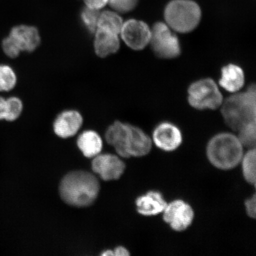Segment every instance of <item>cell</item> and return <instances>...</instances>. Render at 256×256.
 Wrapping results in <instances>:
<instances>
[{
	"instance_id": "7402d4cb",
	"label": "cell",
	"mask_w": 256,
	"mask_h": 256,
	"mask_svg": "<svg viewBox=\"0 0 256 256\" xmlns=\"http://www.w3.org/2000/svg\"><path fill=\"white\" fill-rule=\"evenodd\" d=\"M100 12L98 10L86 7L82 10L81 18L82 24L90 33H94L98 28Z\"/></svg>"
},
{
	"instance_id": "ac0fdd59",
	"label": "cell",
	"mask_w": 256,
	"mask_h": 256,
	"mask_svg": "<svg viewBox=\"0 0 256 256\" xmlns=\"http://www.w3.org/2000/svg\"><path fill=\"white\" fill-rule=\"evenodd\" d=\"M118 14L119 12H115L114 10L100 12L97 28L118 34H120L124 22Z\"/></svg>"
},
{
	"instance_id": "8fae6325",
	"label": "cell",
	"mask_w": 256,
	"mask_h": 256,
	"mask_svg": "<svg viewBox=\"0 0 256 256\" xmlns=\"http://www.w3.org/2000/svg\"><path fill=\"white\" fill-rule=\"evenodd\" d=\"M126 164L118 156L104 154L94 156L92 168L105 181L117 180L124 174Z\"/></svg>"
},
{
	"instance_id": "4316f807",
	"label": "cell",
	"mask_w": 256,
	"mask_h": 256,
	"mask_svg": "<svg viewBox=\"0 0 256 256\" xmlns=\"http://www.w3.org/2000/svg\"><path fill=\"white\" fill-rule=\"evenodd\" d=\"M86 7L98 10L105 7L108 4V0H84Z\"/></svg>"
},
{
	"instance_id": "44dd1931",
	"label": "cell",
	"mask_w": 256,
	"mask_h": 256,
	"mask_svg": "<svg viewBox=\"0 0 256 256\" xmlns=\"http://www.w3.org/2000/svg\"><path fill=\"white\" fill-rule=\"evenodd\" d=\"M17 82L15 72L10 66L0 65V92H8L14 88Z\"/></svg>"
},
{
	"instance_id": "d6986e66",
	"label": "cell",
	"mask_w": 256,
	"mask_h": 256,
	"mask_svg": "<svg viewBox=\"0 0 256 256\" xmlns=\"http://www.w3.org/2000/svg\"><path fill=\"white\" fill-rule=\"evenodd\" d=\"M244 180L249 184L256 185V148L248 149L243 154L240 164Z\"/></svg>"
},
{
	"instance_id": "83f0119b",
	"label": "cell",
	"mask_w": 256,
	"mask_h": 256,
	"mask_svg": "<svg viewBox=\"0 0 256 256\" xmlns=\"http://www.w3.org/2000/svg\"><path fill=\"white\" fill-rule=\"evenodd\" d=\"M7 116V99L0 97V120H6Z\"/></svg>"
},
{
	"instance_id": "f1b7e54d",
	"label": "cell",
	"mask_w": 256,
	"mask_h": 256,
	"mask_svg": "<svg viewBox=\"0 0 256 256\" xmlns=\"http://www.w3.org/2000/svg\"><path fill=\"white\" fill-rule=\"evenodd\" d=\"M114 252V256H130V254L129 251L126 248L122 247V246H120L115 248Z\"/></svg>"
},
{
	"instance_id": "5bb4252c",
	"label": "cell",
	"mask_w": 256,
	"mask_h": 256,
	"mask_svg": "<svg viewBox=\"0 0 256 256\" xmlns=\"http://www.w3.org/2000/svg\"><path fill=\"white\" fill-rule=\"evenodd\" d=\"M82 124V117L78 112L66 110L57 116L54 123V130L58 136L67 138L76 135Z\"/></svg>"
},
{
	"instance_id": "cb8c5ba5",
	"label": "cell",
	"mask_w": 256,
	"mask_h": 256,
	"mask_svg": "<svg viewBox=\"0 0 256 256\" xmlns=\"http://www.w3.org/2000/svg\"><path fill=\"white\" fill-rule=\"evenodd\" d=\"M139 0H108L112 9L118 12H127L136 7Z\"/></svg>"
},
{
	"instance_id": "2e32d148",
	"label": "cell",
	"mask_w": 256,
	"mask_h": 256,
	"mask_svg": "<svg viewBox=\"0 0 256 256\" xmlns=\"http://www.w3.org/2000/svg\"><path fill=\"white\" fill-rule=\"evenodd\" d=\"M244 73L241 67L230 64L222 68L220 84L226 91H238L244 85Z\"/></svg>"
},
{
	"instance_id": "3957f363",
	"label": "cell",
	"mask_w": 256,
	"mask_h": 256,
	"mask_svg": "<svg viewBox=\"0 0 256 256\" xmlns=\"http://www.w3.org/2000/svg\"><path fill=\"white\" fill-rule=\"evenodd\" d=\"M222 105L224 120L232 130L238 132L246 124L256 122L255 86H250L247 91L230 96Z\"/></svg>"
},
{
	"instance_id": "603a6c76",
	"label": "cell",
	"mask_w": 256,
	"mask_h": 256,
	"mask_svg": "<svg viewBox=\"0 0 256 256\" xmlns=\"http://www.w3.org/2000/svg\"><path fill=\"white\" fill-rule=\"evenodd\" d=\"M23 110V104L18 98H11L7 99V116L6 120L14 121L20 116Z\"/></svg>"
},
{
	"instance_id": "52a82bcc",
	"label": "cell",
	"mask_w": 256,
	"mask_h": 256,
	"mask_svg": "<svg viewBox=\"0 0 256 256\" xmlns=\"http://www.w3.org/2000/svg\"><path fill=\"white\" fill-rule=\"evenodd\" d=\"M162 219L172 230L183 232L190 228L194 219V211L184 200H175L168 203L162 213Z\"/></svg>"
},
{
	"instance_id": "30bf717a",
	"label": "cell",
	"mask_w": 256,
	"mask_h": 256,
	"mask_svg": "<svg viewBox=\"0 0 256 256\" xmlns=\"http://www.w3.org/2000/svg\"><path fill=\"white\" fill-rule=\"evenodd\" d=\"M122 38L134 50H142L150 43L151 30L144 22L130 19L124 22L120 32Z\"/></svg>"
},
{
	"instance_id": "e0dca14e",
	"label": "cell",
	"mask_w": 256,
	"mask_h": 256,
	"mask_svg": "<svg viewBox=\"0 0 256 256\" xmlns=\"http://www.w3.org/2000/svg\"><path fill=\"white\" fill-rule=\"evenodd\" d=\"M78 148L86 158H94L99 154L103 146L100 136L94 130H86L78 140Z\"/></svg>"
},
{
	"instance_id": "ba28073f",
	"label": "cell",
	"mask_w": 256,
	"mask_h": 256,
	"mask_svg": "<svg viewBox=\"0 0 256 256\" xmlns=\"http://www.w3.org/2000/svg\"><path fill=\"white\" fill-rule=\"evenodd\" d=\"M106 140L113 146L118 155L123 158H130L133 142V126L115 122L106 132Z\"/></svg>"
},
{
	"instance_id": "484cf974",
	"label": "cell",
	"mask_w": 256,
	"mask_h": 256,
	"mask_svg": "<svg viewBox=\"0 0 256 256\" xmlns=\"http://www.w3.org/2000/svg\"><path fill=\"white\" fill-rule=\"evenodd\" d=\"M244 207L248 216L250 218L255 219L256 216V198L255 194L245 200Z\"/></svg>"
},
{
	"instance_id": "6da1fadb",
	"label": "cell",
	"mask_w": 256,
	"mask_h": 256,
	"mask_svg": "<svg viewBox=\"0 0 256 256\" xmlns=\"http://www.w3.org/2000/svg\"><path fill=\"white\" fill-rule=\"evenodd\" d=\"M100 190L98 178L90 172L76 171L62 178L60 186V196L70 206H88L94 202Z\"/></svg>"
},
{
	"instance_id": "f546056e",
	"label": "cell",
	"mask_w": 256,
	"mask_h": 256,
	"mask_svg": "<svg viewBox=\"0 0 256 256\" xmlns=\"http://www.w3.org/2000/svg\"><path fill=\"white\" fill-rule=\"evenodd\" d=\"M102 256H114V252L112 250H106L103 252L102 254Z\"/></svg>"
},
{
	"instance_id": "277c9868",
	"label": "cell",
	"mask_w": 256,
	"mask_h": 256,
	"mask_svg": "<svg viewBox=\"0 0 256 256\" xmlns=\"http://www.w3.org/2000/svg\"><path fill=\"white\" fill-rule=\"evenodd\" d=\"M164 18L172 30L188 33L199 24L201 11L199 6L190 0H174L166 7Z\"/></svg>"
},
{
	"instance_id": "ffe728a7",
	"label": "cell",
	"mask_w": 256,
	"mask_h": 256,
	"mask_svg": "<svg viewBox=\"0 0 256 256\" xmlns=\"http://www.w3.org/2000/svg\"><path fill=\"white\" fill-rule=\"evenodd\" d=\"M240 142L244 148L248 149L256 148V124L252 122L246 124L238 131Z\"/></svg>"
},
{
	"instance_id": "d4e9b609",
	"label": "cell",
	"mask_w": 256,
	"mask_h": 256,
	"mask_svg": "<svg viewBox=\"0 0 256 256\" xmlns=\"http://www.w3.org/2000/svg\"><path fill=\"white\" fill-rule=\"evenodd\" d=\"M2 46L3 50L8 57H17L21 52V51L18 49V48L16 46V44L12 42L8 36L3 40Z\"/></svg>"
},
{
	"instance_id": "8992f818",
	"label": "cell",
	"mask_w": 256,
	"mask_h": 256,
	"mask_svg": "<svg viewBox=\"0 0 256 256\" xmlns=\"http://www.w3.org/2000/svg\"><path fill=\"white\" fill-rule=\"evenodd\" d=\"M153 52L162 58L172 59L180 55L181 50L178 38L162 22L154 26L150 43Z\"/></svg>"
},
{
	"instance_id": "4fadbf2b",
	"label": "cell",
	"mask_w": 256,
	"mask_h": 256,
	"mask_svg": "<svg viewBox=\"0 0 256 256\" xmlns=\"http://www.w3.org/2000/svg\"><path fill=\"white\" fill-rule=\"evenodd\" d=\"M168 202L161 192L150 190L137 198L136 206L138 213L144 216H154L162 213Z\"/></svg>"
},
{
	"instance_id": "7a4b0ae2",
	"label": "cell",
	"mask_w": 256,
	"mask_h": 256,
	"mask_svg": "<svg viewBox=\"0 0 256 256\" xmlns=\"http://www.w3.org/2000/svg\"><path fill=\"white\" fill-rule=\"evenodd\" d=\"M244 150L238 136L222 132L214 136L208 142L206 155L214 168L220 170H231L240 165Z\"/></svg>"
},
{
	"instance_id": "9a60e30c",
	"label": "cell",
	"mask_w": 256,
	"mask_h": 256,
	"mask_svg": "<svg viewBox=\"0 0 256 256\" xmlns=\"http://www.w3.org/2000/svg\"><path fill=\"white\" fill-rule=\"evenodd\" d=\"M94 33V50L98 56L105 58L119 50L120 42L118 34L100 28H97Z\"/></svg>"
},
{
	"instance_id": "5b68a950",
	"label": "cell",
	"mask_w": 256,
	"mask_h": 256,
	"mask_svg": "<svg viewBox=\"0 0 256 256\" xmlns=\"http://www.w3.org/2000/svg\"><path fill=\"white\" fill-rule=\"evenodd\" d=\"M188 101L192 107L198 110H215L222 104V96L212 79L198 80L188 90Z\"/></svg>"
},
{
	"instance_id": "9c48e42d",
	"label": "cell",
	"mask_w": 256,
	"mask_h": 256,
	"mask_svg": "<svg viewBox=\"0 0 256 256\" xmlns=\"http://www.w3.org/2000/svg\"><path fill=\"white\" fill-rule=\"evenodd\" d=\"M152 143L164 152H174L183 142V135L179 128L168 122L160 123L154 130Z\"/></svg>"
},
{
	"instance_id": "7c38bea8",
	"label": "cell",
	"mask_w": 256,
	"mask_h": 256,
	"mask_svg": "<svg viewBox=\"0 0 256 256\" xmlns=\"http://www.w3.org/2000/svg\"><path fill=\"white\" fill-rule=\"evenodd\" d=\"M8 37L21 52H32L40 43L39 31L30 26L20 25L12 28Z\"/></svg>"
}]
</instances>
